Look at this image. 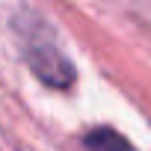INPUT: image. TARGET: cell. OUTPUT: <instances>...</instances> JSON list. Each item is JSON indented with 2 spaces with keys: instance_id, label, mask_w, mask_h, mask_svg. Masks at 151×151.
<instances>
[{
  "instance_id": "cell-1",
  "label": "cell",
  "mask_w": 151,
  "mask_h": 151,
  "mask_svg": "<svg viewBox=\"0 0 151 151\" xmlns=\"http://www.w3.org/2000/svg\"><path fill=\"white\" fill-rule=\"evenodd\" d=\"M27 59H30V68L36 71V77L47 86H68L74 80V68L71 62L50 45V42H30L27 45Z\"/></svg>"
},
{
  "instance_id": "cell-2",
  "label": "cell",
  "mask_w": 151,
  "mask_h": 151,
  "mask_svg": "<svg viewBox=\"0 0 151 151\" xmlns=\"http://www.w3.org/2000/svg\"><path fill=\"white\" fill-rule=\"evenodd\" d=\"M83 145L89 148V151H136L119 130H113V127H95V130H89L86 136H83Z\"/></svg>"
}]
</instances>
